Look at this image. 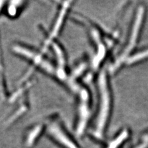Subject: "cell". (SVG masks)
Here are the masks:
<instances>
[{"label":"cell","instance_id":"1","mask_svg":"<svg viewBox=\"0 0 148 148\" xmlns=\"http://www.w3.org/2000/svg\"><path fill=\"white\" fill-rule=\"evenodd\" d=\"M98 103L91 135L95 140H104L112 116L114 99L108 69H102L96 78Z\"/></svg>","mask_w":148,"mask_h":148},{"label":"cell","instance_id":"2","mask_svg":"<svg viewBox=\"0 0 148 148\" xmlns=\"http://www.w3.org/2000/svg\"><path fill=\"white\" fill-rule=\"evenodd\" d=\"M72 19L77 24L85 27L93 47V56L90 61V71L98 73L101 67L112 50L116 42L115 36L109 35L95 23L79 13L71 15Z\"/></svg>","mask_w":148,"mask_h":148},{"label":"cell","instance_id":"3","mask_svg":"<svg viewBox=\"0 0 148 148\" xmlns=\"http://www.w3.org/2000/svg\"><path fill=\"white\" fill-rule=\"evenodd\" d=\"M146 12V7L144 4H139L136 8L125 43L108 69L110 74L116 73L123 68L127 59L136 50L145 24Z\"/></svg>","mask_w":148,"mask_h":148},{"label":"cell","instance_id":"4","mask_svg":"<svg viewBox=\"0 0 148 148\" xmlns=\"http://www.w3.org/2000/svg\"><path fill=\"white\" fill-rule=\"evenodd\" d=\"M77 96L75 133L78 137L84 135L88 127L92 115V95L90 88L81 84Z\"/></svg>","mask_w":148,"mask_h":148},{"label":"cell","instance_id":"5","mask_svg":"<svg viewBox=\"0 0 148 148\" xmlns=\"http://www.w3.org/2000/svg\"><path fill=\"white\" fill-rule=\"evenodd\" d=\"M47 132L56 143L64 148H82L68 132L60 119L54 116L47 126Z\"/></svg>","mask_w":148,"mask_h":148},{"label":"cell","instance_id":"6","mask_svg":"<svg viewBox=\"0 0 148 148\" xmlns=\"http://www.w3.org/2000/svg\"><path fill=\"white\" fill-rule=\"evenodd\" d=\"M74 3L75 1H66L62 2L59 5L58 14L45 43V47H48L49 46H51L54 42L56 41V38L62 31Z\"/></svg>","mask_w":148,"mask_h":148},{"label":"cell","instance_id":"7","mask_svg":"<svg viewBox=\"0 0 148 148\" xmlns=\"http://www.w3.org/2000/svg\"><path fill=\"white\" fill-rule=\"evenodd\" d=\"M148 61V46L136 49L127 59L123 67H131Z\"/></svg>","mask_w":148,"mask_h":148},{"label":"cell","instance_id":"8","mask_svg":"<svg viewBox=\"0 0 148 148\" xmlns=\"http://www.w3.org/2000/svg\"><path fill=\"white\" fill-rule=\"evenodd\" d=\"M130 135L129 129L123 128L111 140L106 148H120L125 143Z\"/></svg>","mask_w":148,"mask_h":148}]
</instances>
